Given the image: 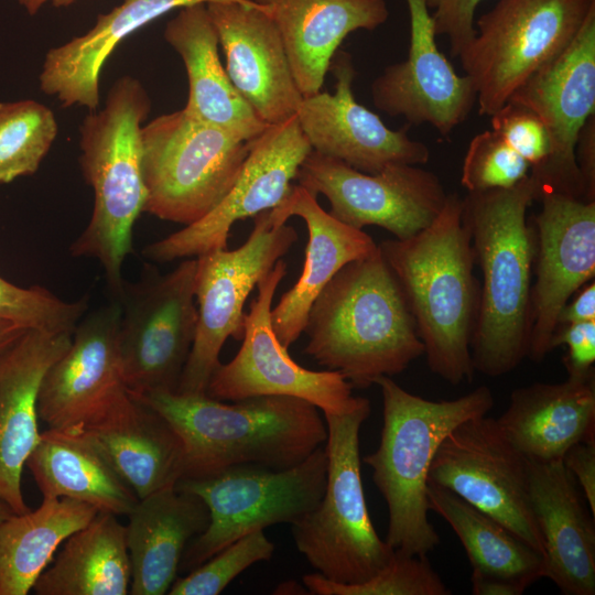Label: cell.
<instances>
[{"instance_id":"6da1fadb","label":"cell","mask_w":595,"mask_h":595,"mask_svg":"<svg viewBox=\"0 0 595 595\" xmlns=\"http://www.w3.org/2000/svg\"><path fill=\"white\" fill-rule=\"evenodd\" d=\"M533 201L530 175L512 187L463 198V220L483 275L470 355L474 370L488 377L509 374L528 354L536 234L527 210Z\"/></svg>"},{"instance_id":"7a4b0ae2","label":"cell","mask_w":595,"mask_h":595,"mask_svg":"<svg viewBox=\"0 0 595 595\" xmlns=\"http://www.w3.org/2000/svg\"><path fill=\"white\" fill-rule=\"evenodd\" d=\"M378 247L404 295L430 370L451 385L472 381L470 340L479 286L463 198L447 194L426 228Z\"/></svg>"},{"instance_id":"3957f363","label":"cell","mask_w":595,"mask_h":595,"mask_svg":"<svg viewBox=\"0 0 595 595\" xmlns=\"http://www.w3.org/2000/svg\"><path fill=\"white\" fill-rule=\"evenodd\" d=\"M132 397L158 411L180 435L184 447L181 479L208 477L242 464L289 468L327 440L318 408L294 397L259 396L234 403L206 393L166 390Z\"/></svg>"},{"instance_id":"277c9868","label":"cell","mask_w":595,"mask_h":595,"mask_svg":"<svg viewBox=\"0 0 595 595\" xmlns=\"http://www.w3.org/2000/svg\"><path fill=\"white\" fill-rule=\"evenodd\" d=\"M304 349L318 365L368 388L424 355L401 288L379 247L344 266L311 305Z\"/></svg>"},{"instance_id":"5b68a950","label":"cell","mask_w":595,"mask_h":595,"mask_svg":"<svg viewBox=\"0 0 595 595\" xmlns=\"http://www.w3.org/2000/svg\"><path fill=\"white\" fill-rule=\"evenodd\" d=\"M150 110L143 85L125 75L111 86L105 107L90 111L79 127V164L93 188L94 206L69 252L97 259L118 301L125 284L122 264L132 250V229L147 199L141 128Z\"/></svg>"},{"instance_id":"8992f818","label":"cell","mask_w":595,"mask_h":595,"mask_svg":"<svg viewBox=\"0 0 595 595\" xmlns=\"http://www.w3.org/2000/svg\"><path fill=\"white\" fill-rule=\"evenodd\" d=\"M383 423L375 452L363 461L388 508L386 542L408 555H426L440 537L429 521L428 474L445 436L462 422L486 415L494 396L486 386L454 400L432 401L413 394L389 376L378 377Z\"/></svg>"},{"instance_id":"52a82bcc","label":"cell","mask_w":595,"mask_h":595,"mask_svg":"<svg viewBox=\"0 0 595 595\" xmlns=\"http://www.w3.org/2000/svg\"><path fill=\"white\" fill-rule=\"evenodd\" d=\"M370 402L359 397L342 413L323 414L327 440V474L318 504L292 526L296 549L325 578L339 584L367 581L394 555L376 532L364 494L359 433L370 415Z\"/></svg>"},{"instance_id":"ba28073f","label":"cell","mask_w":595,"mask_h":595,"mask_svg":"<svg viewBox=\"0 0 595 595\" xmlns=\"http://www.w3.org/2000/svg\"><path fill=\"white\" fill-rule=\"evenodd\" d=\"M141 143L143 212L184 226L224 199L249 153V141L184 109L149 121L141 128Z\"/></svg>"},{"instance_id":"9c48e42d","label":"cell","mask_w":595,"mask_h":595,"mask_svg":"<svg viewBox=\"0 0 595 595\" xmlns=\"http://www.w3.org/2000/svg\"><path fill=\"white\" fill-rule=\"evenodd\" d=\"M326 474L324 445L289 468L242 464L208 477L180 479L175 487L199 497L209 511V523L187 544L180 571L191 572L250 532L293 524L321 500Z\"/></svg>"},{"instance_id":"30bf717a","label":"cell","mask_w":595,"mask_h":595,"mask_svg":"<svg viewBox=\"0 0 595 595\" xmlns=\"http://www.w3.org/2000/svg\"><path fill=\"white\" fill-rule=\"evenodd\" d=\"M595 0H498L458 55L480 115L498 111L573 40Z\"/></svg>"},{"instance_id":"8fae6325","label":"cell","mask_w":595,"mask_h":595,"mask_svg":"<svg viewBox=\"0 0 595 595\" xmlns=\"http://www.w3.org/2000/svg\"><path fill=\"white\" fill-rule=\"evenodd\" d=\"M253 229L237 249H216L196 257L195 338L175 392L204 394L220 364L228 337H244V306L250 292L298 241L296 230L273 225L269 210L255 217Z\"/></svg>"},{"instance_id":"7c38bea8","label":"cell","mask_w":595,"mask_h":595,"mask_svg":"<svg viewBox=\"0 0 595 595\" xmlns=\"http://www.w3.org/2000/svg\"><path fill=\"white\" fill-rule=\"evenodd\" d=\"M196 267L186 258L165 274L144 270L139 282H125L119 350L130 394L176 391L197 326Z\"/></svg>"},{"instance_id":"4fadbf2b","label":"cell","mask_w":595,"mask_h":595,"mask_svg":"<svg viewBox=\"0 0 595 595\" xmlns=\"http://www.w3.org/2000/svg\"><path fill=\"white\" fill-rule=\"evenodd\" d=\"M428 484L455 493L543 556L530 505L528 458L507 439L497 419L475 416L453 429L433 457Z\"/></svg>"},{"instance_id":"5bb4252c","label":"cell","mask_w":595,"mask_h":595,"mask_svg":"<svg viewBox=\"0 0 595 595\" xmlns=\"http://www.w3.org/2000/svg\"><path fill=\"white\" fill-rule=\"evenodd\" d=\"M295 180L315 197L324 195L339 221L357 229L377 226L400 240L426 228L447 197L439 176L418 165L394 163L368 174L313 150Z\"/></svg>"},{"instance_id":"9a60e30c","label":"cell","mask_w":595,"mask_h":595,"mask_svg":"<svg viewBox=\"0 0 595 595\" xmlns=\"http://www.w3.org/2000/svg\"><path fill=\"white\" fill-rule=\"evenodd\" d=\"M285 273L286 263L280 259L257 284L258 294L245 313L241 346L229 363L217 366L206 394L219 401L285 396L305 400L323 413L348 411L359 399L351 383L338 371L300 366L272 328V300Z\"/></svg>"},{"instance_id":"2e32d148","label":"cell","mask_w":595,"mask_h":595,"mask_svg":"<svg viewBox=\"0 0 595 595\" xmlns=\"http://www.w3.org/2000/svg\"><path fill=\"white\" fill-rule=\"evenodd\" d=\"M510 99L534 111L549 137L547 159L529 173L536 201L550 193L583 201L575 145L583 126L595 115V8L569 45Z\"/></svg>"},{"instance_id":"e0dca14e","label":"cell","mask_w":595,"mask_h":595,"mask_svg":"<svg viewBox=\"0 0 595 595\" xmlns=\"http://www.w3.org/2000/svg\"><path fill=\"white\" fill-rule=\"evenodd\" d=\"M312 148L296 117L268 126L249 141V153L224 199L199 220L145 246L155 262L196 258L226 249L232 225L280 205L291 193L298 171Z\"/></svg>"},{"instance_id":"ac0fdd59","label":"cell","mask_w":595,"mask_h":595,"mask_svg":"<svg viewBox=\"0 0 595 595\" xmlns=\"http://www.w3.org/2000/svg\"><path fill=\"white\" fill-rule=\"evenodd\" d=\"M118 300L80 320L67 350L46 371L39 418L50 429L87 430L129 398L119 350Z\"/></svg>"},{"instance_id":"d6986e66","label":"cell","mask_w":595,"mask_h":595,"mask_svg":"<svg viewBox=\"0 0 595 595\" xmlns=\"http://www.w3.org/2000/svg\"><path fill=\"white\" fill-rule=\"evenodd\" d=\"M534 217L532 324L527 357L541 363L552 350L559 315L595 275V202L550 193Z\"/></svg>"},{"instance_id":"ffe728a7","label":"cell","mask_w":595,"mask_h":595,"mask_svg":"<svg viewBox=\"0 0 595 595\" xmlns=\"http://www.w3.org/2000/svg\"><path fill=\"white\" fill-rule=\"evenodd\" d=\"M329 69L336 78L335 93L303 97L295 113L313 151L368 174L389 164L420 165L430 160L429 148L409 138V126L392 130L356 101V71L349 53L337 50Z\"/></svg>"},{"instance_id":"44dd1931","label":"cell","mask_w":595,"mask_h":595,"mask_svg":"<svg viewBox=\"0 0 595 595\" xmlns=\"http://www.w3.org/2000/svg\"><path fill=\"white\" fill-rule=\"evenodd\" d=\"M410 46L405 61L385 68L371 84L374 105L409 125L429 123L443 137L468 117L476 93L467 75L459 76L439 50L425 0H407Z\"/></svg>"},{"instance_id":"7402d4cb","label":"cell","mask_w":595,"mask_h":595,"mask_svg":"<svg viewBox=\"0 0 595 595\" xmlns=\"http://www.w3.org/2000/svg\"><path fill=\"white\" fill-rule=\"evenodd\" d=\"M206 7L238 94L268 126L295 116L303 95L268 9L234 1L207 2Z\"/></svg>"},{"instance_id":"603a6c76","label":"cell","mask_w":595,"mask_h":595,"mask_svg":"<svg viewBox=\"0 0 595 595\" xmlns=\"http://www.w3.org/2000/svg\"><path fill=\"white\" fill-rule=\"evenodd\" d=\"M72 335L30 328L0 357V501L13 513L30 510L21 479L40 441L39 392L46 371L69 347Z\"/></svg>"},{"instance_id":"cb8c5ba5","label":"cell","mask_w":595,"mask_h":595,"mask_svg":"<svg viewBox=\"0 0 595 595\" xmlns=\"http://www.w3.org/2000/svg\"><path fill=\"white\" fill-rule=\"evenodd\" d=\"M529 496L543 541L542 576L564 595L595 594V527L562 459H528Z\"/></svg>"},{"instance_id":"d4e9b609","label":"cell","mask_w":595,"mask_h":595,"mask_svg":"<svg viewBox=\"0 0 595 595\" xmlns=\"http://www.w3.org/2000/svg\"><path fill=\"white\" fill-rule=\"evenodd\" d=\"M269 216L273 225L298 216L309 231L302 273L270 313L278 339L289 348L303 333L311 305L329 280L347 263L375 252L378 245L363 229L325 212L316 197L299 184L293 185L280 205L269 210Z\"/></svg>"},{"instance_id":"484cf974","label":"cell","mask_w":595,"mask_h":595,"mask_svg":"<svg viewBox=\"0 0 595 595\" xmlns=\"http://www.w3.org/2000/svg\"><path fill=\"white\" fill-rule=\"evenodd\" d=\"M266 7L283 41L303 97L321 91L331 61L344 39L374 31L389 10L385 0H253Z\"/></svg>"},{"instance_id":"4316f807","label":"cell","mask_w":595,"mask_h":595,"mask_svg":"<svg viewBox=\"0 0 595 595\" xmlns=\"http://www.w3.org/2000/svg\"><path fill=\"white\" fill-rule=\"evenodd\" d=\"M213 1L253 3V0H123L111 11L98 14L85 34L47 51L39 76L41 90L63 107L97 110L99 78L105 62L127 36L161 15L190 4Z\"/></svg>"},{"instance_id":"83f0119b","label":"cell","mask_w":595,"mask_h":595,"mask_svg":"<svg viewBox=\"0 0 595 595\" xmlns=\"http://www.w3.org/2000/svg\"><path fill=\"white\" fill-rule=\"evenodd\" d=\"M181 56L188 80L184 111L238 139L251 141L268 127L234 87L219 55V40L206 3L178 9L163 32Z\"/></svg>"},{"instance_id":"f1b7e54d","label":"cell","mask_w":595,"mask_h":595,"mask_svg":"<svg viewBox=\"0 0 595 595\" xmlns=\"http://www.w3.org/2000/svg\"><path fill=\"white\" fill-rule=\"evenodd\" d=\"M127 517L129 594H166L187 544L209 523L207 506L196 495L174 485L139 499Z\"/></svg>"},{"instance_id":"f546056e","label":"cell","mask_w":595,"mask_h":595,"mask_svg":"<svg viewBox=\"0 0 595 595\" xmlns=\"http://www.w3.org/2000/svg\"><path fill=\"white\" fill-rule=\"evenodd\" d=\"M497 422L528 459H562L572 445L595 437V376L519 387Z\"/></svg>"},{"instance_id":"4dcf8cb0","label":"cell","mask_w":595,"mask_h":595,"mask_svg":"<svg viewBox=\"0 0 595 595\" xmlns=\"http://www.w3.org/2000/svg\"><path fill=\"white\" fill-rule=\"evenodd\" d=\"M25 466L43 498L66 497L116 516H128L139 500L87 430L48 428Z\"/></svg>"},{"instance_id":"1f68e13d","label":"cell","mask_w":595,"mask_h":595,"mask_svg":"<svg viewBox=\"0 0 595 595\" xmlns=\"http://www.w3.org/2000/svg\"><path fill=\"white\" fill-rule=\"evenodd\" d=\"M139 499L183 476V442L158 411L132 397L87 429Z\"/></svg>"},{"instance_id":"d6a6232c","label":"cell","mask_w":595,"mask_h":595,"mask_svg":"<svg viewBox=\"0 0 595 595\" xmlns=\"http://www.w3.org/2000/svg\"><path fill=\"white\" fill-rule=\"evenodd\" d=\"M98 512L62 544L54 562L36 580L37 595H127L131 562L126 526Z\"/></svg>"},{"instance_id":"836d02e7","label":"cell","mask_w":595,"mask_h":595,"mask_svg":"<svg viewBox=\"0 0 595 595\" xmlns=\"http://www.w3.org/2000/svg\"><path fill=\"white\" fill-rule=\"evenodd\" d=\"M97 513L79 500L43 498L37 509L0 521V595H26L64 541Z\"/></svg>"},{"instance_id":"e575fe53","label":"cell","mask_w":595,"mask_h":595,"mask_svg":"<svg viewBox=\"0 0 595 595\" xmlns=\"http://www.w3.org/2000/svg\"><path fill=\"white\" fill-rule=\"evenodd\" d=\"M429 509L459 539L473 572L507 578L527 588L542 576V555L509 528L455 493L428 484Z\"/></svg>"},{"instance_id":"d590c367","label":"cell","mask_w":595,"mask_h":595,"mask_svg":"<svg viewBox=\"0 0 595 595\" xmlns=\"http://www.w3.org/2000/svg\"><path fill=\"white\" fill-rule=\"evenodd\" d=\"M58 132L53 111L33 100L0 101V184L34 174Z\"/></svg>"},{"instance_id":"8d00e7d4","label":"cell","mask_w":595,"mask_h":595,"mask_svg":"<svg viewBox=\"0 0 595 595\" xmlns=\"http://www.w3.org/2000/svg\"><path fill=\"white\" fill-rule=\"evenodd\" d=\"M303 583L315 595H448L440 575L426 555H408L394 551L390 563L358 584H339L318 573L306 574Z\"/></svg>"},{"instance_id":"74e56055","label":"cell","mask_w":595,"mask_h":595,"mask_svg":"<svg viewBox=\"0 0 595 595\" xmlns=\"http://www.w3.org/2000/svg\"><path fill=\"white\" fill-rule=\"evenodd\" d=\"M88 306V298L64 301L50 290L18 286L0 275V320L26 328L73 333Z\"/></svg>"},{"instance_id":"f35d334b","label":"cell","mask_w":595,"mask_h":595,"mask_svg":"<svg viewBox=\"0 0 595 595\" xmlns=\"http://www.w3.org/2000/svg\"><path fill=\"white\" fill-rule=\"evenodd\" d=\"M274 544L263 530L250 532L228 544L204 563L176 577L170 595H218L240 573L272 558Z\"/></svg>"},{"instance_id":"ab89813d","label":"cell","mask_w":595,"mask_h":595,"mask_svg":"<svg viewBox=\"0 0 595 595\" xmlns=\"http://www.w3.org/2000/svg\"><path fill=\"white\" fill-rule=\"evenodd\" d=\"M530 173V165L494 131L476 134L462 166L461 184L470 192L509 188Z\"/></svg>"},{"instance_id":"60d3db41","label":"cell","mask_w":595,"mask_h":595,"mask_svg":"<svg viewBox=\"0 0 595 595\" xmlns=\"http://www.w3.org/2000/svg\"><path fill=\"white\" fill-rule=\"evenodd\" d=\"M490 117L491 130L528 162L530 170L543 163L549 153V137L534 111L510 99Z\"/></svg>"},{"instance_id":"b9f144b4","label":"cell","mask_w":595,"mask_h":595,"mask_svg":"<svg viewBox=\"0 0 595 595\" xmlns=\"http://www.w3.org/2000/svg\"><path fill=\"white\" fill-rule=\"evenodd\" d=\"M483 0H425L433 9L435 35L448 39L453 57L458 56L476 35L475 11Z\"/></svg>"},{"instance_id":"7bdbcfd3","label":"cell","mask_w":595,"mask_h":595,"mask_svg":"<svg viewBox=\"0 0 595 595\" xmlns=\"http://www.w3.org/2000/svg\"><path fill=\"white\" fill-rule=\"evenodd\" d=\"M560 345L566 347L563 364L569 377L594 376L595 321L559 326L552 338V349Z\"/></svg>"},{"instance_id":"ee69618b","label":"cell","mask_w":595,"mask_h":595,"mask_svg":"<svg viewBox=\"0 0 595 595\" xmlns=\"http://www.w3.org/2000/svg\"><path fill=\"white\" fill-rule=\"evenodd\" d=\"M562 462L575 477L591 512L595 516V437L572 445Z\"/></svg>"},{"instance_id":"f6af8a7d","label":"cell","mask_w":595,"mask_h":595,"mask_svg":"<svg viewBox=\"0 0 595 595\" xmlns=\"http://www.w3.org/2000/svg\"><path fill=\"white\" fill-rule=\"evenodd\" d=\"M575 160L583 187V201L595 202V115L588 118L578 134Z\"/></svg>"},{"instance_id":"bcb514c9","label":"cell","mask_w":595,"mask_h":595,"mask_svg":"<svg viewBox=\"0 0 595 595\" xmlns=\"http://www.w3.org/2000/svg\"><path fill=\"white\" fill-rule=\"evenodd\" d=\"M595 321V282L589 281L578 290L577 295L569 301L559 315L558 327L562 325Z\"/></svg>"},{"instance_id":"7dc6e473","label":"cell","mask_w":595,"mask_h":595,"mask_svg":"<svg viewBox=\"0 0 595 595\" xmlns=\"http://www.w3.org/2000/svg\"><path fill=\"white\" fill-rule=\"evenodd\" d=\"M527 587L502 577L473 572L472 593L474 595H521Z\"/></svg>"},{"instance_id":"c3c4849f","label":"cell","mask_w":595,"mask_h":595,"mask_svg":"<svg viewBox=\"0 0 595 595\" xmlns=\"http://www.w3.org/2000/svg\"><path fill=\"white\" fill-rule=\"evenodd\" d=\"M30 328L0 320V357L11 348Z\"/></svg>"},{"instance_id":"681fc988","label":"cell","mask_w":595,"mask_h":595,"mask_svg":"<svg viewBox=\"0 0 595 595\" xmlns=\"http://www.w3.org/2000/svg\"><path fill=\"white\" fill-rule=\"evenodd\" d=\"M47 1L51 0H18V2L23 6L26 12L31 15L36 14Z\"/></svg>"},{"instance_id":"f907efd6","label":"cell","mask_w":595,"mask_h":595,"mask_svg":"<svg viewBox=\"0 0 595 595\" xmlns=\"http://www.w3.org/2000/svg\"><path fill=\"white\" fill-rule=\"evenodd\" d=\"M12 513V510L6 504L0 501V521L9 518Z\"/></svg>"},{"instance_id":"816d5d0a","label":"cell","mask_w":595,"mask_h":595,"mask_svg":"<svg viewBox=\"0 0 595 595\" xmlns=\"http://www.w3.org/2000/svg\"><path fill=\"white\" fill-rule=\"evenodd\" d=\"M51 1L55 8H65V7H69L71 4H73L74 2L78 0H51Z\"/></svg>"}]
</instances>
